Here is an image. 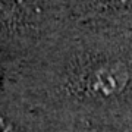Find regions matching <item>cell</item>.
Here are the masks:
<instances>
[{
	"mask_svg": "<svg viewBox=\"0 0 132 132\" xmlns=\"http://www.w3.org/2000/svg\"><path fill=\"white\" fill-rule=\"evenodd\" d=\"M0 132H13L12 126H10V125H7V123H6L2 118H0Z\"/></svg>",
	"mask_w": 132,
	"mask_h": 132,
	"instance_id": "2",
	"label": "cell"
},
{
	"mask_svg": "<svg viewBox=\"0 0 132 132\" xmlns=\"http://www.w3.org/2000/svg\"><path fill=\"white\" fill-rule=\"evenodd\" d=\"M131 82V71L125 62L109 60L100 63L88 76V90L94 95L109 98L125 93Z\"/></svg>",
	"mask_w": 132,
	"mask_h": 132,
	"instance_id": "1",
	"label": "cell"
}]
</instances>
